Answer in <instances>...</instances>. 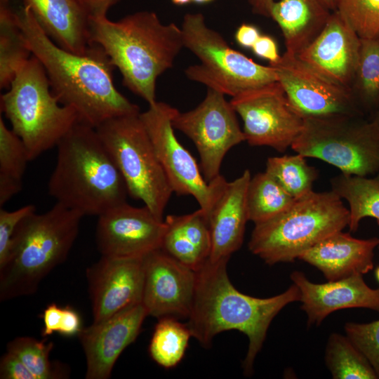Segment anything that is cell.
<instances>
[{
	"mask_svg": "<svg viewBox=\"0 0 379 379\" xmlns=\"http://www.w3.org/2000/svg\"><path fill=\"white\" fill-rule=\"evenodd\" d=\"M90 39L119 69L123 84L149 105L157 102L158 77L173 67L184 48L181 27L164 24L152 11L136 12L117 21L90 18Z\"/></svg>",
	"mask_w": 379,
	"mask_h": 379,
	"instance_id": "cell-3",
	"label": "cell"
},
{
	"mask_svg": "<svg viewBox=\"0 0 379 379\" xmlns=\"http://www.w3.org/2000/svg\"><path fill=\"white\" fill-rule=\"evenodd\" d=\"M336 11L360 39H379V0H339Z\"/></svg>",
	"mask_w": 379,
	"mask_h": 379,
	"instance_id": "cell-34",
	"label": "cell"
},
{
	"mask_svg": "<svg viewBox=\"0 0 379 379\" xmlns=\"http://www.w3.org/2000/svg\"><path fill=\"white\" fill-rule=\"evenodd\" d=\"M63 308L56 304L48 305L44 310L42 318L44 320V328L41 335L44 337L48 336L55 332H59L62 317Z\"/></svg>",
	"mask_w": 379,
	"mask_h": 379,
	"instance_id": "cell-40",
	"label": "cell"
},
{
	"mask_svg": "<svg viewBox=\"0 0 379 379\" xmlns=\"http://www.w3.org/2000/svg\"><path fill=\"white\" fill-rule=\"evenodd\" d=\"M332 12L321 0H279L270 18L281 29L286 53L297 56L319 35Z\"/></svg>",
	"mask_w": 379,
	"mask_h": 379,
	"instance_id": "cell-25",
	"label": "cell"
},
{
	"mask_svg": "<svg viewBox=\"0 0 379 379\" xmlns=\"http://www.w3.org/2000/svg\"><path fill=\"white\" fill-rule=\"evenodd\" d=\"M270 65L288 99L303 117H361L363 111L351 88L323 75L297 56L285 52L278 62Z\"/></svg>",
	"mask_w": 379,
	"mask_h": 379,
	"instance_id": "cell-14",
	"label": "cell"
},
{
	"mask_svg": "<svg viewBox=\"0 0 379 379\" xmlns=\"http://www.w3.org/2000/svg\"><path fill=\"white\" fill-rule=\"evenodd\" d=\"M228 260H208L196 272L194 299L186 324L192 337L205 348L220 333L237 330L245 334L248 347L243 368L244 374L250 375L272 321L287 305L300 300V291L293 283L284 292L270 298L244 294L229 279Z\"/></svg>",
	"mask_w": 379,
	"mask_h": 379,
	"instance_id": "cell-2",
	"label": "cell"
},
{
	"mask_svg": "<svg viewBox=\"0 0 379 379\" xmlns=\"http://www.w3.org/2000/svg\"><path fill=\"white\" fill-rule=\"evenodd\" d=\"M291 147L344 173L368 176L379 172V131L371 120L361 117H304L302 129Z\"/></svg>",
	"mask_w": 379,
	"mask_h": 379,
	"instance_id": "cell-10",
	"label": "cell"
},
{
	"mask_svg": "<svg viewBox=\"0 0 379 379\" xmlns=\"http://www.w3.org/2000/svg\"><path fill=\"white\" fill-rule=\"evenodd\" d=\"M375 274V278L377 281L379 282V267L376 268Z\"/></svg>",
	"mask_w": 379,
	"mask_h": 379,
	"instance_id": "cell-50",
	"label": "cell"
},
{
	"mask_svg": "<svg viewBox=\"0 0 379 379\" xmlns=\"http://www.w3.org/2000/svg\"><path fill=\"white\" fill-rule=\"evenodd\" d=\"M83 217L56 202L48 211L32 212L20 222L0 267L1 301L36 291L42 279L67 258Z\"/></svg>",
	"mask_w": 379,
	"mask_h": 379,
	"instance_id": "cell-5",
	"label": "cell"
},
{
	"mask_svg": "<svg viewBox=\"0 0 379 379\" xmlns=\"http://www.w3.org/2000/svg\"><path fill=\"white\" fill-rule=\"evenodd\" d=\"M82 330L79 314L71 307L63 308L59 333L65 336L79 335Z\"/></svg>",
	"mask_w": 379,
	"mask_h": 379,
	"instance_id": "cell-41",
	"label": "cell"
},
{
	"mask_svg": "<svg viewBox=\"0 0 379 379\" xmlns=\"http://www.w3.org/2000/svg\"><path fill=\"white\" fill-rule=\"evenodd\" d=\"M144 277L143 258L102 255L86 270L93 323L142 303Z\"/></svg>",
	"mask_w": 379,
	"mask_h": 379,
	"instance_id": "cell-17",
	"label": "cell"
},
{
	"mask_svg": "<svg viewBox=\"0 0 379 379\" xmlns=\"http://www.w3.org/2000/svg\"><path fill=\"white\" fill-rule=\"evenodd\" d=\"M225 94L208 88L204 99L194 109L180 112L176 109L172 124L194 144L200 157L202 174L208 182L220 175L226 154L245 141L237 112Z\"/></svg>",
	"mask_w": 379,
	"mask_h": 379,
	"instance_id": "cell-12",
	"label": "cell"
},
{
	"mask_svg": "<svg viewBox=\"0 0 379 379\" xmlns=\"http://www.w3.org/2000/svg\"><path fill=\"white\" fill-rule=\"evenodd\" d=\"M56 147L48 182L56 202L84 216H99L126 201L125 181L95 128L77 124Z\"/></svg>",
	"mask_w": 379,
	"mask_h": 379,
	"instance_id": "cell-4",
	"label": "cell"
},
{
	"mask_svg": "<svg viewBox=\"0 0 379 379\" xmlns=\"http://www.w3.org/2000/svg\"><path fill=\"white\" fill-rule=\"evenodd\" d=\"M34 211L36 208L32 204L24 206L13 211L0 208V267L7 260L12 237L18 225L25 216Z\"/></svg>",
	"mask_w": 379,
	"mask_h": 379,
	"instance_id": "cell-37",
	"label": "cell"
},
{
	"mask_svg": "<svg viewBox=\"0 0 379 379\" xmlns=\"http://www.w3.org/2000/svg\"><path fill=\"white\" fill-rule=\"evenodd\" d=\"M255 55L276 64L281 59L275 40L267 35H260L251 48Z\"/></svg>",
	"mask_w": 379,
	"mask_h": 379,
	"instance_id": "cell-39",
	"label": "cell"
},
{
	"mask_svg": "<svg viewBox=\"0 0 379 379\" xmlns=\"http://www.w3.org/2000/svg\"><path fill=\"white\" fill-rule=\"evenodd\" d=\"M260 36L259 29L253 25L243 23L237 29L235 39L237 44L246 48H252Z\"/></svg>",
	"mask_w": 379,
	"mask_h": 379,
	"instance_id": "cell-44",
	"label": "cell"
},
{
	"mask_svg": "<svg viewBox=\"0 0 379 379\" xmlns=\"http://www.w3.org/2000/svg\"><path fill=\"white\" fill-rule=\"evenodd\" d=\"M1 379H36L35 376L13 353L7 351L0 361Z\"/></svg>",
	"mask_w": 379,
	"mask_h": 379,
	"instance_id": "cell-38",
	"label": "cell"
},
{
	"mask_svg": "<svg viewBox=\"0 0 379 379\" xmlns=\"http://www.w3.org/2000/svg\"><path fill=\"white\" fill-rule=\"evenodd\" d=\"M360 38L333 11L319 35L297 57L329 79L352 89Z\"/></svg>",
	"mask_w": 379,
	"mask_h": 379,
	"instance_id": "cell-20",
	"label": "cell"
},
{
	"mask_svg": "<svg viewBox=\"0 0 379 379\" xmlns=\"http://www.w3.org/2000/svg\"><path fill=\"white\" fill-rule=\"evenodd\" d=\"M251 178L246 169L234 180L227 182L208 214L210 262L230 258L241 246L248 221L246 191Z\"/></svg>",
	"mask_w": 379,
	"mask_h": 379,
	"instance_id": "cell-22",
	"label": "cell"
},
{
	"mask_svg": "<svg viewBox=\"0 0 379 379\" xmlns=\"http://www.w3.org/2000/svg\"><path fill=\"white\" fill-rule=\"evenodd\" d=\"M371 121L379 131V107L375 112L373 117Z\"/></svg>",
	"mask_w": 379,
	"mask_h": 379,
	"instance_id": "cell-47",
	"label": "cell"
},
{
	"mask_svg": "<svg viewBox=\"0 0 379 379\" xmlns=\"http://www.w3.org/2000/svg\"><path fill=\"white\" fill-rule=\"evenodd\" d=\"M27 43L44 67L51 92L62 105L73 108L80 122L98 127L120 116L138 114L114 84L113 65L103 50L91 44L85 54L67 51L43 30L27 6L17 11Z\"/></svg>",
	"mask_w": 379,
	"mask_h": 379,
	"instance_id": "cell-1",
	"label": "cell"
},
{
	"mask_svg": "<svg viewBox=\"0 0 379 379\" xmlns=\"http://www.w3.org/2000/svg\"><path fill=\"white\" fill-rule=\"evenodd\" d=\"M321 1L331 11H335L337 10L339 0H321Z\"/></svg>",
	"mask_w": 379,
	"mask_h": 379,
	"instance_id": "cell-46",
	"label": "cell"
},
{
	"mask_svg": "<svg viewBox=\"0 0 379 379\" xmlns=\"http://www.w3.org/2000/svg\"><path fill=\"white\" fill-rule=\"evenodd\" d=\"M379 238L360 239L343 230L324 238L299 257L318 269L328 281L364 274L373 268Z\"/></svg>",
	"mask_w": 379,
	"mask_h": 379,
	"instance_id": "cell-21",
	"label": "cell"
},
{
	"mask_svg": "<svg viewBox=\"0 0 379 379\" xmlns=\"http://www.w3.org/2000/svg\"><path fill=\"white\" fill-rule=\"evenodd\" d=\"M252 11L257 15L270 18L274 0H248Z\"/></svg>",
	"mask_w": 379,
	"mask_h": 379,
	"instance_id": "cell-45",
	"label": "cell"
},
{
	"mask_svg": "<svg viewBox=\"0 0 379 379\" xmlns=\"http://www.w3.org/2000/svg\"><path fill=\"white\" fill-rule=\"evenodd\" d=\"M90 18L107 17L109 10L121 0H75Z\"/></svg>",
	"mask_w": 379,
	"mask_h": 379,
	"instance_id": "cell-42",
	"label": "cell"
},
{
	"mask_svg": "<svg viewBox=\"0 0 379 379\" xmlns=\"http://www.w3.org/2000/svg\"><path fill=\"white\" fill-rule=\"evenodd\" d=\"M349 222L350 211L337 194L312 191L277 215L255 224L248 249L268 265L293 262Z\"/></svg>",
	"mask_w": 379,
	"mask_h": 379,
	"instance_id": "cell-6",
	"label": "cell"
},
{
	"mask_svg": "<svg viewBox=\"0 0 379 379\" xmlns=\"http://www.w3.org/2000/svg\"><path fill=\"white\" fill-rule=\"evenodd\" d=\"M161 249L197 272L208 260L211 235L208 215L201 208L192 213L168 215Z\"/></svg>",
	"mask_w": 379,
	"mask_h": 379,
	"instance_id": "cell-24",
	"label": "cell"
},
{
	"mask_svg": "<svg viewBox=\"0 0 379 379\" xmlns=\"http://www.w3.org/2000/svg\"><path fill=\"white\" fill-rule=\"evenodd\" d=\"M32 55L11 0H0V88H8Z\"/></svg>",
	"mask_w": 379,
	"mask_h": 379,
	"instance_id": "cell-26",
	"label": "cell"
},
{
	"mask_svg": "<svg viewBox=\"0 0 379 379\" xmlns=\"http://www.w3.org/2000/svg\"><path fill=\"white\" fill-rule=\"evenodd\" d=\"M174 4L182 6L192 2V0H171Z\"/></svg>",
	"mask_w": 379,
	"mask_h": 379,
	"instance_id": "cell-48",
	"label": "cell"
},
{
	"mask_svg": "<svg viewBox=\"0 0 379 379\" xmlns=\"http://www.w3.org/2000/svg\"><path fill=\"white\" fill-rule=\"evenodd\" d=\"M330 182L331 190L348 202L350 232H355L366 217L375 218L379 225V172L371 178L341 173Z\"/></svg>",
	"mask_w": 379,
	"mask_h": 379,
	"instance_id": "cell-27",
	"label": "cell"
},
{
	"mask_svg": "<svg viewBox=\"0 0 379 379\" xmlns=\"http://www.w3.org/2000/svg\"><path fill=\"white\" fill-rule=\"evenodd\" d=\"M53 343H45L31 337H18L7 345V351L16 355L36 379L64 378L49 360Z\"/></svg>",
	"mask_w": 379,
	"mask_h": 379,
	"instance_id": "cell-33",
	"label": "cell"
},
{
	"mask_svg": "<svg viewBox=\"0 0 379 379\" xmlns=\"http://www.w3.org/2000/svg\"><path fill=\"white\" fill-rule=\"evenodd\" d=\"M142 304L147 316L187 319L194 299L197 273L161 248L143 257Z\"/></svg>",
	"mask_w": 379,
	"mask_h": 379,
	"instance_id": "cell-16",
	"label": "cell"
},
{
	"mask_svg": "<svg viewBox=\"0 0 379 379\" xmlns=\"http://www.w3.org/2000/svg\"><path fill=\"white\" fill-rule=\"evenodd\" d=\"M175 110L157 101L140 112V117L173 192L192 196L208 216L227 182L222 175L210 182L206 180L196 159L175 135L172 119Z\"/></svg>",
	"mask_w": 379,
	"mask_h": 379,
	"instance_id": "cell-11",
	"label": "cell"
},
{
	"mask_svg": "<svg viewBox=\"0 0 379 379\" xmlns=\"http://www.w3.org/2000/svg\"><path fill=\"white\" fill-rule=\"evenodd\" d=\"M325 362L334 379H378L371 364L347 335L332 333Z\"/></svg>",
	"mask_w": 379,
	"mask_h": 379,
	"instance_id": "cell-29",
	"label": "cell"
},
{
	"mask_svg": "<svg viewBox=\"0 0 379 379\" xmlns=\"http://www.w3.org/2000/svg\"><path fill=\"white\" fill-rule=\"evenodd\" d=\"M346 335L366 357L379 379V319L369 323L347 322Z\"/></svg>",
	"mask_w": 379,
	"mask_h": 379,
	"instance_id": "cell-36",
	"label": "cell"
},
{
	"mask_svg": "<svg viewBox=\"0 0 379 379\" xmlns=\"http://www.w3.org/2000/svg\"><path fill=\"white\" fill-rule=\"evenodd\" d=\"M352 90L362 111L378 109L379 39H360L359 58Z\"/></svg>",
	"mask_w": 379,
	"mask_h": 379,
	"instance_id": "cell-30",
	"label": "cell"
},
{
	"mask_svg": "<svg viewBox=\"0 0 379 379\" xmlns=\"http://www.w3.org/2000/svg\"><path fill=\"white\" fill-rule=\"evenodd\" d=\"M44 32L60 47L85 54L91 46L90 18L75 0H22Z\"/></svg>",
	"mask_w": 379,
	"mask_h": 379,
	"instance_id": "cell-23",
	"label": "cell"
},
{
	"mask_svg": "<svg viewBox=\"0 0 379 379\" xmlns=\"http://www.w3.org/2000/svg\"><path fill=\"white\" fill-rule=\"evenodd\" d=\"M140 113L110 119L95 128L119 170L128 195L160 220L173 194Z\"/></svg>",
	"mask_w": 379,
	"mask_h": 379,
	"instance_id": "cell-9",
	"label": "cell"
},
{
	"mask_svg": "<svg viewBox=\"0 0 379 379\" xmlns=\"http://www.w3.org/2000/svg\"><path fill=\"white\" fill-rule=\"evenodd\" d=\"M191 337L187 324L178 319H159L149 345V355L159 366L173 368L183 358Z\"/></svg>",
	"mask_w": 379,
	"mask_h": 379,
	"instance_id": "cell-31",
	"label": "cell"
},
{
	"mask_svg": "<svg viewBox=\"0 0 379 379\" xmlns=\"http://www.w3.org/2000/svg\"><path fill=\"white\" fill-rule=\"evenodd\" d=\"M291 279L300 291L301 309L308 326H319L332 312L348 308H366L379 312V288H372L363 274H355L325 284L311 282L300 271Z\"/></svg>",
	"mask_w": 379,
	"mask_h": 379,
	"instance_id": "cell-19",
	"label": "cell"
},
{
	"mask_svg": "<svg viewBox=\"0 0 379 379\" xmlns=\"http://www.w3.org/2000/svg\"><path fill=\"white\" fill-rule=\"evenodd\" d=\"M213 1V0H192V1H193V2L196 3V4H207V3L211 2Z\"/></svg>",
	"mask_w": 379,
	"mask_h": 379,
	"instance_id": "cell-49",
	"label": "cell"
},
{
	"mask_svg": "<svg viewBox=\"0 0 379 379\" xmlns=\"http://www.w3.org/2000/svg\"><path fill=\"white\" fill-rule=\"evenodd\" d=\"M295 200L266 171L251 177L246 191L248 220L257 224L287 209Z\"/></svg>",
	"mask_w": 379,
	"mask_h": 379,
	"instance_id": "cell-28",
	"label": "cell"
},
{
	"mask_svg": "<svg viewBox=\"0 0 379 379\" xmlns=\"http://www.w3.org/2000/svg\"><path fill=\"white\" fill-rule=\"evenodd\" d=\"M27 148L21 138L0 117V174L22 180L27 163Z\"/></svg>",
	"mask_w": 379,
	"mask_h": 379,
	"instance_id": "cell-35",
	"label": "cell"
},
{
	"mask_svg": "<svg viewBox=\"0 0 379 379\" xmlns=\"http://www.w3.org/2000/svg\"><path fill=\"white\" fill-rule=\"evenodd\" d=\"M180 27L184 48L201 62L185 69L189 79L232 98L277 81L272 66L260 65L232 48L206 25L201 13L186 14Z\"/></svg>",
	"mask_w": 379,
	"mask_h": 379,
	"instance_id": "cell-8",
	"label": "cell"
},
{
	"mask_svg": "<svg viewBox=\"0 0 379 379\" xmlns=\"http://www.w3.org/2000/svg\"><path fill=\"white\" fill-rule=\"evenodd\" d=\"M0 107L23 141L30 161L57 147L80 122L77 112L53 95L46 71L33 55L1 95Z\"/></svg>",
	"mask_w": 379,
	"mask_h": 379,
	"instance_id": "cell-7",
	"label": "cell"
},
{
	"mask_svg": "<svg viewBox=\"0 0 379 379\" xmlns=\"http://www.w3.org/2000/svg\"><path fill=\"white\" fill-rule=\"evenodd\" d=\"M98 217L96 243L102 255L142 258L161 248L165 222L146 206L135 207L126 201Z\"/></svg>",
	"mask_w": 379,
	"mask_h": 379,
	"instance_id": "cell-15",
	"label": "cell"
},
{
	"mask_svg": "<svg viewBox=\"0 0 379 379\" xmlns=\"http://www.w3.org/2000/svg\"><path fill=\"white\" fill-rule=\"evenodd\" d=\"M147 316L142 303L93 323L79 333L86 359L87 379H107L122 352L138 337Z\"/></svg>",
	"mask_w": 379,
	"mask_h": 379,
	"instance_id": "cell-18",
	"label": "cell"
},
{
	"mask_svg": "<svg viewBox=\"0 0 379 379\" xmlns=\"http://www.w3.org/2000/svg\"><path fill=\"white\" fill-rule=\"evenodd\" d=\"M305 157L295 155L269 157L265 171L293 198L298 199L313 191L317 170L310 166Z\"/></svg>",
	"mask_w": 379,
	"mask_h": 379,
	"instance_id": "cell-32",
	"label": "cell"
},
{
	"mask_svg": "<svg viewBox=\"0 0 379 379\" xmlns=\"http://www.w3.org/2000/svg\"><path fill=\"white\" fill-rule=\"evenodd\" d=\"M22 180L0 174V208L21 191Z\"/></svg>",
	"mask_w": 379,
	"mask_h": 379,
	"instance_id": "cell-43",
	"label": "cell"
},
{
	"mask_svg": "<svg viewBox=\"0 0 379 379\" xmlns=\"http://www.w3.org/2000/svg\"><path fill=\"white\" fill-rule=\"evenodd\" d=\"M230 103L243 121L245 141L250 145L284 152L302 129L303 116L278 81L235 96Z\"/></svg>",
	"mask_w": 379,
	"mask_h": 379,
	"instance_id": "cell-13",
	"label": "cell"
}]
</instances>
